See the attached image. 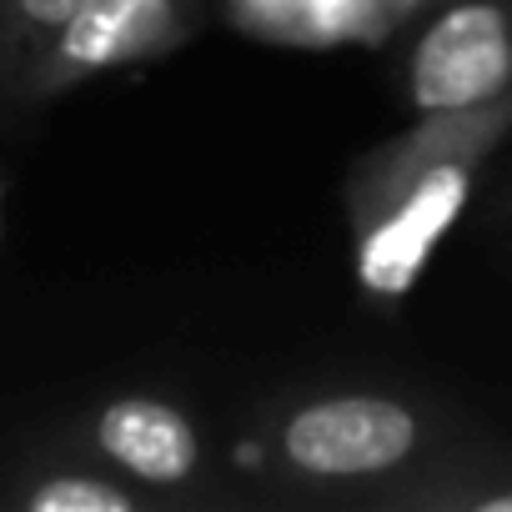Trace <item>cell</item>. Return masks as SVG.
Masks as SVG:
<instances>
[{
    "instance_id": "cell-1",
    "label": "cell",
    "mask_w": 512,
    "mask_h": 512,
    "mask_svg": "<svg viewBox=\"0 0 512 512\" xmlns=\"http://www.w3.org/2000/svg\"><path fill=\"white\" fill-rule=\"evenodd\" d=\"M512 141V101L487 111L412 116L407 131L367 151L347 176V221L357 272L377 297H402L437 241L482 191L497 151Z\"/></svg>"
},
{
    "instance_id": "cell-2",
    "label": "cell",
    "mask_w": 512,
    "mask_h": 512,
    "mask_svg": "<svg viewBox=\"0 0 512 512\" xmlns=\"http://www.w3.org/2000/svg\"><path fill=\"white\" fill-rule=\"evenodd\" d=\"M472 427L412 392L392 387H322L267 402L251 427V467L287 497L372 507L377 492L422 472Z\"/></svg>"
},
{
    "instance_id": "cell-3",
    "label": "cell",
    "mask_w": 512,
    "mask_h": 512,
    "mask_svg": "<svg viewBox=\"0 0 512 512\" xmlns=\"http://www.w3.org/2000/svg\"><path fill=\"white\" fill-rule=\"evenodd\" d=\"M206 26V0H91L46 46V56L0 101L6 116H31L101 76L161 61L191 46Z\"/></svg>"
},
{
    "instance_id": "cell-4",
    "label": "cell",
    "mask_w": 512,
    "mask_h": 512,
    "mask_svg": "<svg viewBox=\"0 0 512 512\" xmlns=\"http://www.w3.org/2000/svg\"><path fill=\"white\" fill-rule=\"evenodd\" d=\"M402 96L412 116L512 101V0H422L402 56Z\"/></svg>"
},
{
    "instance_id": "cell-5",
    "label": "cell",
    "mask_w": 512,
    "mask_h": 512,
    "mask_svg": "<svg viewBox=\"0 0 512 512\" xmlns=\"http://www.w3.org/2000/svg\"><path fill=\"white\" fill-rule=\"evenodd\" d=\"M56 437L91 452L96 462H106L126 482H136L161 507L216 502V492L206 487L211 472H206L201 422L161 392H116V397L86 407Z\"/></svg>"
},
{
    "instance_id": "cell-6",
    "label": "cell",
    "mask_w": 512,
    "mask_h": 512,
    "mask_svg": "<svg viewBox=\"0 0 512 512\" xmlns=\"http://www.w3.org/2000/svg\"><path fill=\"white\" fill-rule=\"evenodd\" d=\"M6 512H156L161 502L96 462L91 452L51 437L31 447L11 472H0Z\"/></svg>"
},
{
    "instance_id": "cell-7",
    "label": "cell",
    "mask_w": 512,
    "mask_h": 512,
    "mask_svg": "<svg viewBox=\"0 0 512 512\" xmlns=\"http://www.w3.org/2000/svg\"><path fill=\"white\" fill-rule=\"evenodd\" d=\"M377 512H512V442L472 432L372 497Z\"/></svg>"
},
{
    "instance_id": "cell-8",
    "label": "cell",
    "mask_w": 512,
    "mask_h": 512,
    "mask_svg": "<svg viewBox=\"0 0 512 512\" xmlns=\"http://www.w3.org/2000/svg\"><path fill=\"white\" fill-rule=\"evenodd\" d=\"M91 0H0V101Z\"/></svg>"
},
{
    "instance_id": "cell-9",
    "label": "cell",
    "mask_w": 512,
    "mask_h": 512,
    "mask_svg": "<svg viewBox=\"0 0 512 512\" xmlns=\"http://www.w3.org/2000/svg\"><path fill=\"white\" fill-rule=\"evenodd\" d=\"M487 206H492V216H497V221H512V171H507V176H497V181L487 186Z\"/></svg>"
},
{
    "instance_id": "cell-10",
    "label": "cell",
    "mask_w": 512,
    "mask_h": 512,
    "mask_svg": "<svg viewBox=\"0 0 512 512\" xmlns=\"http://www.w3.org/2000/svg\"><path fill=\"white\" fill-rule=\"evenodd\" d=\"M0 226H6V191H0Z\"/></svg>"
}]
</instances>
